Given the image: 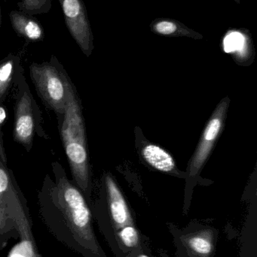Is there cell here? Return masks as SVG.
I'll return each instance as SVG.
<instances>
[{
	"label": "cell",
	"mask_w": 257,
	"mask_h": 257,
	"mask_svg": "<svg viewBox=\"0 0 257 257\" xmlns=\"http://www.w3.org/2000/svg\"><path fill=\"white\" fill-rule=\"evenodd\" d=\"M33 104L30 94L24 91L18 99L15 108L14 138L26 147L31 145L34 134L35 123Z\"/></svg>",
	"instance_id": "cell-6"
},
{
	"label": "cell",
	"mask_w": 257,
	"mask_h": 257,
	"mask_svg": "<svg viewBox=\"0 0 257 257\" xmlns=\"http://www.w3.org/2000/svg\"><path fill=\"white\" fill-rule=\"evenodd\" d=\"M53 57L50 63H33L30 77L45 103L56 112L63 114L67 99V77L59 69Z\"/></svg>",
	"instance_id": "cell-3"
},
{
	"label": "cell",
	"mask_w": 257,
	"mask_h": 257,
	"mask_svg": "<svg viewBox=\"0 0 257 257\" xmlns=\"http://www.w3.org/2000/svg\"><path fill=\"white\" fill-rule=\"evenodd\" d=\"M228 106L229 102L227 99H223L208 121L189 168L190 176L195 177L199 175L208 160L211 150L221 132Z\"/></svg>",
	"instance_id": "cell-4"
},
{
	"label": "cell",
	"mask_w": 257,
	"mask_h": 257,
	"mask_svg": "<svg viewBox=\"0 0 257 257\" xmlns=\"http://www.w3.org/2000/svg\"><path fill=\"white\" fill-rule=\"evenodd\" d=\"M33 244L27 240L15 246L8 257H33Z\"/></svg>",
	"instance_id": "cell-15"
},
{
	"label": "cell",
	"mask_w": 257,
	"mask_h": 257,
	"mask_svg": "<svg viewBox=\"0 0 257 257\" xmlns=\"http://www.w3.org/2000/svg\"><path fill=\"white\" fill-rule=\"evenodd\" d=\"M187 244L192 251L201 256H209L214 248L212 240L205 233H198L190 237L187 240Z\"/></svg>",
	"instance_id": "cell-11"
},
{
	"label": "cell",
	"mask_w": 257,
	"mask_h": 257,
	"mask_svg": "<svg viewBox=\"0 0 257 257\" xmlns=\"http://www.w3.org/2000/svg\"><path fill=\"white\" fill-rule=\"evenodd\" d=\"M106 186L110 214L115 226L121 229L128 225H132V217L126 201L120 189L110 175L106 177Z\"/></svg>",
	"instance_id": "cell-7"
},
{
	"label": "cell",
	"mask_w": 257,
	"mask_h": 257,
	"mask_svg": "<svg viewBox=\"0 0 257 257\" xmlns=\"http://www.w3.org/2000/svg\"><path fill=\"white\" fill-rule=\"evenodd\" d=\"M61 138L72 175L84 191L89 184L85 128L81 108L72 85L67 82V99L63 113Z\"/></svg>",
	"instance_id": "cell-1"
},
{
	"label": "cell",
	"mask_w": 257,
	"mask_h": 257,
	"mask_svg": "<svg viewBox=\"0 0 257 257\" xmlns=\"http://www.w3.org/2000/svg\"><path fill=\"white\" fill-rule=\"evenodd\" d=\"M0 159H1V161L6 165V163H7V160H6L7 158H6V154H5L4 148H3L1 133H0Z\"/></svg>",
	"instance_id": "cell-17"
},
{
	"label": "cell",
	"mask_w": 257,
	"mask_h": 257,
	"mask_svg": "<svg viewBox=\"0 0 257 257\" xmlns=\"http://www.w3.org/2000/svg\"><path fill=\"white\" fill-rule=\"evenodd\" d=\"M55 197L65 222L61 226L65 228L62 234L67 233L69 241L72 234L74 239L96 251L98 245L92 229V215L79 190L63 177L57 183Z\"/></svg>",
	"instance_id": "cell-2"
},
{
	"label": "cell",
	"mask_w": 257,
	"mask_h": 257,
	"mask_svg": "<svg viewBox=\"0 0 257 257\" xmlns=\"http://www.w3.org/2000/svg\"><path fill=\"white\" fill-rule=\"evenodd\" d=\"M244 45V38L238 33H232L225 39L224 47L226 52L238 51Z\"/></svg>",
	"instance_id": "cell-14"
},
{
	"label": "cell",
	"mask_w": 257,
	"mask_h": 257,
	"mask_svg": "<svg viewBox=\"0 0 257 257\" xmlns=\"http://www.w3.org/2000/svg\"><path fill=\"white\" fill-rule=\"evenodd\" d=\"M65 23L74 40L89 56L92 49V36L85 9L81 0H59Z\"/></svg>",
	"instance_id": "cell-5"
},
{
	"label": "cell",
	"mask_w": 257,
	"mask_h": 257,
	"mask_svg": "<svg viewBox=\"0 0 257 257\" xmlns=\"http://www.w3.org/2000/svg\"><path fill=\"white\" fill-rule=\"evenodd\" d=\"M119 237L122 242L128 247H134L139 244V234L137 229L131 226H124L121 228L119 232Z\"/></svg>",
	"instance_id": "cell-13"
},
{
	"label": "cell",
	"mask_w": 257,
	"mask_h": 257,
	"mask_svg": "<svg viewBox=\"0 0 257 257\" xmlns=\"http://www.w3.org/2000/svg\"><path fill=\"white\" fill-rule=\"evenodd\" d=\"M142 155L146 163L156 170L172 172L176 169L175 159L165 150L158 145H146L142 150Z\"/></svg>",
	"instance_id": "cell-9"
},
{
	"label": "cell",
	"mask_w": 257,
	"mask_h": 257,
	"mask_svg": "<svg viewBox=\"0 0 257 257\" xmlns=\"http://www.w3.org/2000/svg\"><path fill=\"white\" fill-rule=\"evenodd\" d=\"M138 257H149V256H148L147 255L140 254V255H139Z\"/></svg>",
	"instance_id": "cell-20"
},
{
	"label": "cell",
	"mask_w": 257,
	"mask_h": 257,
	"mask_svg": "<svg viewBox=\"0 0 257 257\" xmlns=\"http://www.w3.org/2000/svg\"><path fill=\"white\" fill-rule=\"evenodd\" d=\"M53 0H21L18 3L19 11L33 16L50 12Z\"/></svg>",
	"instance_id": "cell-12"
},
{
	"label": "cell",
	"mask_w": 257,
	"mask_h": 257,
	"mask_svg": "<svg viewBox=\"0 0 257 257\" xmlns=\"http://www.w3.org/2000/svg\"><path fill=\"white\" fill-rule=\"evenodd\" d=\"M11 24L20 37L30 42H39L45 38V32L40 23L33 16L21 11L13 10L9 15Z\"/></svg>",
	"instance_id": "cell-8"
},
{
	"label": "cell",
	"mask_w": 257,
	"mask_h": 257,
	"mask_svg": "<svg viewBox=\"0 0 257 257\" xmlns=\"http://www.w3.org/2000/svg\"><path fill=\"white\" fill-rule=\"evenodd\" d=\"M158 33L164 35H169L173 33L176 30L177 27L175 24L170 22H161L155 27Z\"/></svg>",
	"instance_id": "cell-16"
},
{
	"label": "cell",
	"mask_w": 257,
	"mask_h": 257,
	"mask_svg": "<svg viewBox=\"0 0 257 257\" xmlns=\"http://www.w3.org/2000/svg\"><path fill=\"white\" fill-rule=\"evenodd\" d=\"M6 118V113L4 108L0 107V125L3 124Z\"/></svg>",
	"instance_id": "cell-18"
},
{
	"label": "cell",
	"mask_w": 257,
	"mask_h": 257,
	"mask_svg": "<svg viewBox=\"0 0 257 257\" xmlns=\"http://www.w3.org/2000/svg\"><path fill=\"white\" fill-rule=\"evenodd\" d=\"M1 25H2V10H1V6H0V30H1Z\"/></svg>",
	"instance_id": "cell-19"
},
{
	"label": "cell",
	"mask_w": 257,
	"mask_h": 257,
	"mask_svg": "<svg viewBox=\"0 0 257 257\" xmlns=\"http://www.w3.org/2000/svg\"><path fill=\"white\" fill-rule=\"evenodd\" d=\"M19 58L10 54L0 63V101L3 100L9 89Z\"/></svg>",
	"instance_id": "cell-10"
}]
</instances>
